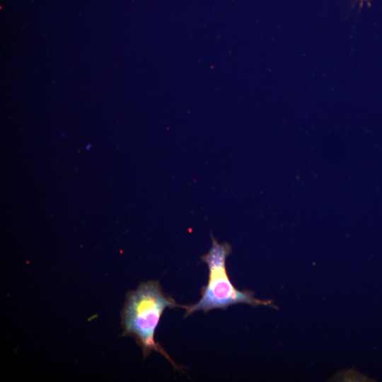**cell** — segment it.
<instances>
[{"label":"cell","mask_w":382,"mask_h":382,"mask_svg":"<svg viewBox=\"0 0 382 382\" xmlns=\"http://www.w3.org/2000/svg\"><path fill=\"white\" fill-rule=\"evenodd\" d=\"M212 246L201 256V260L208 267L209 276L206 286L201 289V298L195 303L183 305L185 318L199 311L208 312L212 309H226L236 303H247L253 306H266L277 308L271 300H260L254 297L249 290H238L230 280L226 270V259L232 251L227 243H219L211 233Z\"/></svg>","instance_id":"2"},{"label":"cell","mask_w":382,"mask_h":382,"mask_svg":"<svg viewBox=\"0 0 382 382\" xmlns=\"http://www.w3.org/2000/svg\"><path fill=\"white\" fill-rule=\"evenodd\" d=\"M175 300L165 294L158 281L141 283L129 291L121 311L123 336H133L142 351L144 358L153 351L162 354L176 369L181 370L167 352L155 340V331L164 311L180 307Z\"/></svg>","instance_id":"1"},{"label":"cell","mask_w":382,"mask_h":382,"mask_svg":"<svg viewBox=\"0 0 382 382\" xmlns=\"http://www.w3.org/2000/svg\"><path fill=\"white\" fill-rule=\"evenodd\" d=\"M356 1H359L360 4L361 5L364 1H367V0H356Z\"/></svg>","instance_id":"3"}]
</instances>
